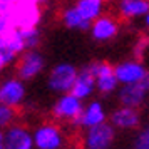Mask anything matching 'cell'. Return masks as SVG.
I'll return each instance as SVG.
<instances>
[{
  "mask_svg": "<svg viewBox=\"0 0 149 149\" xmlns=\"http://www.w3.org/2000/svg\"><path fill=\"white\" fill-rule=\"evenodd\" d=\"M106 121H107V112H106L104 104L101 101H91L87 104H84V109H82L79 119L74 122V126L82 129H89Z\"/></svg>",
  "mask_w": 149,
  "mask_h": 149,
  "instance_id": "30bf717a",
  "label": "cell"
},
{
  "mask_svg": "<svg viewBox=\"0 0 149 149\" xmlns=\"http://www.w3.org/2000/svg\"><path fill=\"white\" fill-rule=\"evenodd\" d=\"M132 149H149V139L146 137V134H144V132H141V134L136 137Z\"/></svg>",
  "mask_w": 149,
  "mask_h": 149,
  "instance_id": "603a6c76",
  "label": "cell"
},
{
  "mask_svg": "<svg viewBox=\"0 0 149 149\" xmlns=\"http://www.w3.org/2000/svg\"><path fill=\"white\" fill-rule=\"evenodd\" d=\"M82 109H84V101L75 97L72 92H67V94H61L57 97V101L52 106V116L57 121H65L74 124L79 119Z\"/></svg>",
  "mask_w": 149,
  "mask_h": 149,
  "instance_id": "277c9868",
  "label": "cell"
},
{
  "mask_svg": "<svg viewBox=\"0 0 149 149\" xmlns=\"http://www.w3.org/2000/svg\"><path fill=\"white\" fill-rule=\"evenodd\" d=\"M117 10L122 19H137L144 17L149 12V0H121L117 3Z\"/></svg>",
  "mask_w": 149,
  "mask_h": 149,
  "instance_id": "9a60e30c",
  "label": "cell"
},
{
  "mask_svg": "<svg viewBox=\"0 0 149 149\" xmlns=\"http://www.w3.org/2000/svg\"><path fill=\"white\" fill-rule=\"evenodd\" d=\"M15 27V22L12 15H5V14H0V35L7 34L8 30H12Z\"/></svg>",
  "mask_w": 149,
  "mask_h": 149,
  "instance_id": "44dd1931",
  "label": "cell"
},
{
  "mask_svg": "<svg viewBox=\"0 0 149 149\" xmlns=\"http://www.w3.org/2000/svg\"><path fill=\"white\" fill-rule=\"evenodd\" d=\"M35 149H62L65 144V136L62 129L54 122L39 124L32 131Z\"/></svg>",
  "mask_w": 149,
  "mask_h": 149,
  "instance_id": "3957f363",
  "label": "cell"
},
{
  "mask_svg": "<svg viewBox=\"0 0 149 149\" xmlns=\"http://www.w3.org/2000/svg\"><path fill=\"white\" fill-rule=\"evenodd\" d=\"M15 117H17L15 107L0 104V129H2V131H5V129L10 127L12 124H15Z\"/></svg>",
  "mask_w": 149,
  "mask_h": 149,
  "instance_id": "ffe728a7",
  "label": "cell"
},
{
  "mask_svg": "<svg viewBox=\"0 0 149 149\" xmlns=\"http://www.w3.org/2000/svg\"><path fill=\"white\" fill-rule=\"evenodd\" d=\"M22 32V39L25 44V50L30 49H37L40 44V32L37 27H20Z\"/></svg>",
  "mask_w": 149,
  "mask_h": 149,
  "instance_id": "ac0fdd59",
  "label": "cell"
},
{
  "mask_svg": "<svg viewBox=\"0 0 149 149\" xmlns=\"http://www.w3.org/2000/svg\"><path fill=\"white\" fill-rule=\"evenodd\" d=\"M45 67V57L37 49H30L22 54L20 61L17 64V77L22 81H32L40 74Z\"/></svg>",
  "mask_w": 149,
  "mask_h": 149,
  "instance_id": "8992f818",
  "label": "cell"
},
{
  "mask_svg": "<svg viewBox=\"0 0 149 149\" xmlns=\"http://www.w3.org/2000/svg\"><path fill=\"white\" fill-rule=\"evenodd\" d=\"M5 146V136H3V131L0 129V149H3Z\"/></svg>",
  "mask_w": 149,
  "mask_h": 149,
  "instance_id": "484cf974",
  "label": "cell"
},
{
  "mask_svg": "<svg viewBox=\"0 0 149 149\" xmlns=\"http://www.w3.org/2000/svg\"><path fill=\"white\" fill-rule=\"evenodd\" d=\"M3 67H5V65H3V62L0 61V70H2V69H3Z\"/></svg>",
  "mask_w": 149,
  "mask_h": 149,
  "instance_id": "f546056e",
  "label": "cell"
},
{
  "mask_svg": "<svg viewBox=\"0 0 149 149\" xmlns=\"http://www.w3.org/2000/svg\"><path fill=\"white\" fill-rule=\"evenodd\" d=\"M148 45H149V39H148V37H142V39H139V42L136 44V49H134L136 57H141L142 52L146 50V47H148Z\"/></svg>",
  "mask_w": 149,
  "mask_h": 149,
  "instance_id": "cb8c5ba5",
  "label": "cell"
},
{
  "mask_svg": "<svg viewBox=\"0 0 149 149\" xmlns=\"http://www.w3.org/2000/svg\"><path fill=\"white\" fill-rule=\"evenodd\" d=\"M62 22L64 25L69 29H75V30H91V24L92 22L84 20L82 15L77 12L75 7H67L64 12H62Z\"/></svg>",
  "mask_w": 149,
  "mask_h": 149,
  "instance_id": "e0dca14e",
  "label": "cell"
},
{
  "mask_svg": "<svg viewBox=\"0 0 149 149\" xmlns=\"http://www.w3.org/2000/svg\"><path fill=\"white\" fill-rule=\"evenodd\" d=\"M5 146L3 149H35L32 131L22 124H12L3 131Z\"/></svg>",
  "mask_w": 149,
  "mask_h": 149,
  "instance_id": "9c48e42d",
  "label": "cell"
},
{
  "mask_svg": "<svg viewBox=\"0 0 149 149\" xmlns=\"http://www.w3.org/2000/svg\"><path fill=\"white\" fill-rule=\"evenodd\" d=\"M17 55L19 54H15V50L12 49V45L8 44L7 37L5 35H0V61L3 62V65H8V64L15 62Z\"/></svg>",
  "mask_w": 149,
  "mask_h": 149,
  "instance_id": "d6986e66",
  "label": "cell"
},
{
  "mask_svg": "<svg viewBox=\"0 0 149 149\" xmlns=\"http://www.w3.org/2000/svg\"><path fill=\"white\" fill-rule=\"evenodd\" d=\"M109 122L116 129H121V131H134V129H137L141 126V114L134 107L121 106V107H117L112 111V114L109 117Z\"/></svg>",
  "mask_w": 149,
  "mask_h": 149,
  "instance_id": "8fae6325",
  "label": "cell"
},
{
  "mask_svg": "<svg viewBox=\"0 0 149 149\" xmlns=\"http://www.w3.org/2000/svg\"><path fill=\"white\" fill-rule=\"evenodd\" d=\"M139 84H141L142 87H144V89H146V91H148V92H149V70H148V72H146V75L142 77V81L139 82Z\"/></svg>",
  "mask_w": 149,
  "mask_h": 149,
  "instance_id": "d4e9b609",
  "label": "cell"
},
{
  "mask_svg": "<svg viewBox=\"0 0 149 149\" xmlns=\"http://www.w3.org/2000/svg\"><path fill=\"white\" fill-rule=\"evenodd\" d=\"M25 95H27L25 84L19 77H8L0 82V104L19 107L24 104Z\"/></svg>",
  "mask_w": 149,
  "mask_h": 149,
  "instance_id": "52a82bcc",
  "label": "cell"
},
{
  "mask_svg": "<svg viewBox=\"0 0 149 149\" xmlns=\"http://www.w3.org/2000/svg\"><path fill=\"white\" fill-rule=\"evenodd\" d=\"M144 134H146V137H148V139H149V126H148V127H146V131H144Z\"/></svg>",
  "mask_w": 149,
  "mask_h": 149,
  "instance_id": "83f0119b",
  "label": "cell"
},
{
  "mask_svg": "<svg viewBox=\"0 0 149 149\" xmlns=\"http://www.w3.org/2000/svg\"><path fill=\"white\" fill-rule=\"evenodd\" d=\"M91 37L97 42H107L119 34V22L111 15H101L91 24Z\"/></svg>",
  "mask_w": 149,
  "mask_h": 149,
  "instance_id": "7c38bea8",
  "label": "cell"
},
{
  "mask_svg": "<svg viewBox=\"0 0 149 149\" xmlns=\"http://www.w3.org/2000/svg\"><path fill=\"white\" fill-rule=\"evenodd\" d=\"M116 141V127L109 121L86 129L82 139L84 149H111Z\"/></svg>",
  "mask_w": 149,
  "mask_h": 149,
  "instance_id": "7a4b0ae2",
  "label": "cell"
},
{
  "mask_svg": "<svg viewBox=\"0 0 149 149\" xmlns=\"http://www.w3.org/2000/svg\"><path fill=\"white\" fill-rule=\"evenodd\" d=\"M87 65L95 77V91H99L104 95H109L117 91L121 84L117 82V77L114 74V65H111L109 62L104 61L91 62Z\"/></svg>",
  "mask_w": 149,
  "mask_h": 149,
  "instance_id": "5b68a950",
  "label": "cell"
},
{
  "mask_svg": "<svg viewBox=\"0 0 149 149\" xmlns=\"http://www.w3.org/2000/svg\"><path fill=\"white\" fill-rule=\"evenodd\" d=\"M79 69L70 62H59L47 75V87L55 94H67L72 91Z\"/></svg>",
  "mask_w": 149,
  "mask_h": 149,
  "instance_id": "6da1fadb",
  "label": "cell"
},
{
  "mask_svg": "<svg viewBox=\"0 0 149 149\" xmlns=\"http://www.w3.org/2000/svg\"><path fill=\"white\" fill-rule=\"evenodd\" d=\"M144 24H146V27H149V12L144 15Z\"/></svg>",
  "mask_w": 149,
  "mask_h": 149,
  "instance_id": "4316f807",
  "label": "cell"
},
{
  "mask_svg": "<svg viewBox=\"0 0 149 149\" xmlns=\"http://www.w3.org/2000/svg\"><path fill=\"white\" fill-rule=\"evenodd\" d=\"M148 69L144 67L139 59H129V61H122L117 65H114V74L117 77V82L121 86H127V84H139L142 77L146 75Z\"/></svg>",
  "mask_w": 149,
  "mask_h": 149,
  "instance_id": "ba28073f",
  "label": "cell"
},
{
  "mask_svg": "<svg viewBox=\"0 0 149 149\" xmlns=\"http://www.w3.org/2000/svg\"><path fill=\"white\" fill-rule=\"evenodd\" d=\"M20 0H0V14L12 15Z\"/></svg>",
  "mask_w": 149,
  "mask_h": 149,
  "instance_id": "7402d4cb",
  "label": "cell"
},
{
  "mask_svg": "<svg viewBox=\"0 0 149 149\" xmlns=\"http://www.w3.org/2000/svg\"><path fill=\"white\" fill-rule=\"evenodd\" d=\"M148 91L142 87L141 84H127V86H121L117 91V99L121 102V106L126 107H141L146 102L148 97Z\"/></svg>",
  "mask_w": 149,
  "mask_h": 149,
  "instance_id": "4fadbf2b",
  "label": "cell"
},
{
  "mask_svg": "<svg viewBox=\"0 0 149 149\" xmlns=\"http://www.w3.org/2000/svg\"><path fill=\"white\" fill-rule=\"evenodd\" d=\"M35 3H45V2H47V0H34Z\"/></svg>",
  "mask_w": 149,
  "mask_h": 149,
  "instance_id": "f1b7e54d",
  "label": "cell"
},
{
  "mask_svg": "<svg viewBox=\"0 0 149 149\" xmlns=\"http://www.w3.org/2000/svg\"><path fill=\"white\" fill-rule=\"evenodd\" d=\"M75 97H79L81 101H86L91 95L95 92V77L94 74L91 72L89 65H84L82 69H79L77 72V77H75V82L72 86V91H70Z\"/></svg>",
  "mask_w": 149,
  "mask_h": 149,
  "instance_id": "5bb4252c",
  "label": "cell"
},
{
  "mask_svg": "<svg viewBox=\"0 0 149 149\" xmlns=\"http://www.w3.org/2000/svg\"><path fill=\"white\" fill-rule=\"evenodd\" d=\"M74 7L82 15L84 20L94 22L104 12V0H77Z\"/></svg>",
  "mask_w": 149,
  "mask_h": 149,
  "instance_id": "2e32d148",
  "label": "cell"
}]
</instances>
